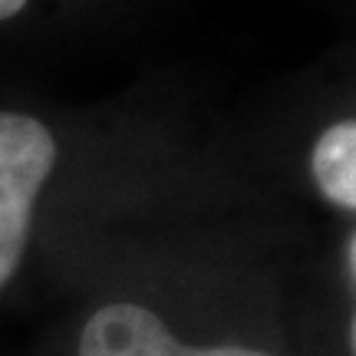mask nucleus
Here are the masks:
<instances>
[{"label": "nucleus", "instance_id": "obj_1", "mask_svg": "<svg viewBox=\"0 0 356 356\" xmlns=\"http://www.w3.org/2000/svg\"><path fill=\"white\" fill-rule=\"evenodd\" d=\"M56 165V139L40 119L0 113V291L26 251L40 188Z\"/></svg>", "mask_w": 356, "mask_h": 356}, {"label": "nucleus", "instance_id": "obj_2", "mask_svg": "<svg viewBox=\"0 0 356 356\" xmlns=\"http://www.w3.org/2000/svg\"><path fill=\"white\" fill-rule=\"evenodd\" d=\"M79 356H270L244 346H185L149 307L113 300L83 327Z\"/></svg>", "mask_w": 356, "mask_h": 356}, {"label": "nucleus", "instance_id": "obj_3", "mask_svg": "<svg viewBox=\"0 0 356 356\" xmlns=\"http://www.w3.org/2000/svg\"><path fill=\"white\" fill-rule=\"evenodd\" d=\"M310 172L323 198L356 211V119L330 126L314 145Z\"/></svg>", "mask_w": 356, "mask_h": 356}, {"label": "nucleus", "instance_id": "obj_4", "mask_svg": "<svg viewBox=\"0 0 356 356\" xmlns=\"http://www.w3.org/2000/svg\"><path fill=\"white\" fill-rule=\"evenodd\" d=\"M350 274H353V284H356V234L350 241ZM350 340H353V356H356V314H353V330H350Z\"/></svg>", "mask_w": 356, "mask_h": 356}, {"label": "nucleus", "instance_id": "obj_5", "mask_svg": "<svg viewBox=\"0 0 356 356\" xmlns=\"http://www.w3.org/2000/svg\"><path fill=\"white\" fill-rule=\"evenodd\" d=\"M24 3L26 0H0V20H10L13 13L24 10Z\"/></svg>", "mask_w": 356, "mask_h": 356}]
</instances>
